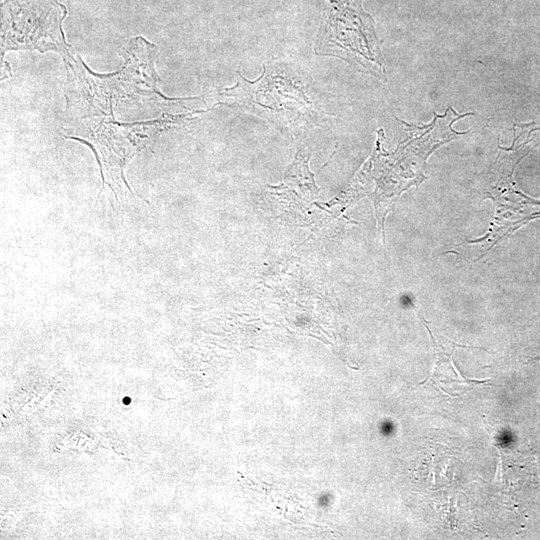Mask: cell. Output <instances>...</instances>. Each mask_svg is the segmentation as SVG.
Returning <instances> with one entry per match:
<instances>
[{
	"mask_svg": "<svg viewBox=\"0 0 540 540\" xmlns=\"http://www.w3.org/2000/svg\"><path fill=\"white\" fill-rule=\"evenodd\" d=\"M57 0H6L2 4V53L8 49L66 51Z\"/></svg>",
	"mask_w": 540,
	"mask_h": 540,
	"instance_id": "1",
	"label": "cell"
},
{
	"mask_svg": "<svg viewBox=\"0 0 540 540\" xmlns=\"http://www.w3.org/2000/svg\"><path fill=\"white\" fill-rule=\"evenodd\" d=\"M528 137L523 143H518L516 136L513 146L509 149L500 147V152L494 163L490 175L486 178V194L493 199L496 212L505 209L518 208L529 199L515 189L513 171L527 153Z\"/></svg>",
	"mask_w": 540,
	"mask_h": 540,
	"instance_id": "2",
	"label": "cell"
},
{
	"mask_svg": "<svg viewBox=\"0 0 540 540\" xmlns=\"http://www.w3.org/2000/svg\"><path fill=\"white\" fill-rule=\"evenodd\" d=\"M538 216L540 215H531L516 221H505L496 214L490 229L482 238L458 243L447 252L456 254L459 260L476 262L493 249L504 237Z\"/></svg>",
	"mask_w": 540,
	"mask_h": 540,
	"instance_id": "3",
	"label": "cell"
},
{
	"mask_svg": "<svg viewBox=\"0 0 540 540\" xmlns=\"http://www.w3.org/2000/svg\"><path fill=\"white\" fill-rule=\"evenodd\" d=\"M532 359L535 360V361H536V360H540V355L537 356V357H534V358H532Z\"/></svg>",
	"mask_w": 540,
	"mask_h": 540,
	"instance_id": "4",
	"label": "cell"
}]
</instances>
